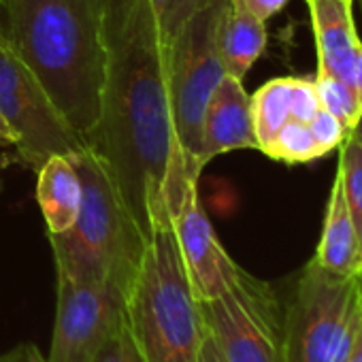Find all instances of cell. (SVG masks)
Segmentation results:
<instances>
[{
	"label": "cell",
	"instance_id": "6da1fadb",
	"mask_svg": "<svg viewBox=\"0 0 362 362\" xmlns=\"http://www.w3.org/2000/svg\"><path fill=\"white\" fill-rule=\"evenodd\" d=\"M83 141L111 168L145 237L170 222L190 186L199 184L177 143L166 45L149 0H109L100 113Z\"/></svg>",
	"mask_w": 362,
	"mask_h": 362
},
{
	"label": "cell",
	"instance_id": "7a4b0ae2",
	"mask_svg": "<svg viewBox=\"0 0 362 362\" xmlns=\"http://www.w3.org/2000/svg\"><path fill=\"white\" fill-rule=\"evenodd\" d=\"M107 5L109 0H0V30L81 136L100 113Z\"/></svg>",
	"mask_w": 362,
	"mask_h": 362
},
{
	"label": "cell",
	"instance_id": "3957f363",
	"mask_svg": "<svg viewBox=\"0 0 362 362\" xmlns=\"http://www.w3.org/2000/svg\"><path fill=\"white\" fill-rule=\"evenodd\" d=\"M71 160L81 177V207L71 228L49 235L56 275L113 284L128 292L147 237L126 207L107 162L86 145Z\"/></svg>",
	"mask_w": 362,
	"mask_h": 362
},
{
	"label": "cell",
	"instance_id": "277c9868",
	"mask_svg": "<svg viewBox=\"0 0 362 362\" xmlns=\"http://www.w3.org/2000/svg\"><path fill=\"white\" fill-rule=\"evenodd\" d=\"M126 315L145 362H199L207 326L179 256L173 222L147 237L126 292Z\"/></svg>",
	"mask_w": 362,
	"mask_h": 362
},
{
	"label": "cell",
	"instance_id": "5b68a950",
	"mask_svg": "<svg viewBox=\"0 0 362 362\" xmlns=\"http://www.w3.org/2000/svg\"><path fill=\"white\" fill-rule=\"evenodd\" d=\"M230 0H209L166 43V73L179 149L192 177L203 170L201 128L207 103L224 79L220 30Z\"/></svg>",
	"mask_w": 362,
	"mask_h": 362
},
{
	"label": "cell",
	"instance_id": "8992f818",
	"mask_svg": "<svg viewBox=\"0 0 362 362\" xmlns=\"http://www.w3.org/2000/svg\"><path fill=\"white\" fill-rule=\"evenodd\" d=\"M360 277L332 275L313 260L305 264L284 303V362H347Z\"/></svg>",
	"mask_w": 362,
	"mask_h": 362
},
{
	"label": "cell",
	"instance_id": "52a82bcc",
	"mask_svg": "<svg viewBox=\"0 0 362 362\" xmlns=\"http://www.w3.org/2000/svg\"><path fill=\"white\" fill-rule=\"evenodd\" d=\"M199 305L226 362H284V303L271 284L239 267L222 294Z\"/></svg>",
	"mask_w": 362,
	"mask_h": 362
},
{
	"label": "cell",
	"instance_id": "ba28073f",
	"mask_svg": "<svg viewBox=\"0 0 362 362\" xmlns=\"http://www.w3.org/2000/svg\"><path fill=\"white\" fill-rule=\"evenodd\" d=\"M0 113L20 134L16 156L26 168L39 170L49 156H73L86 149L83 136L56 109L3 30H0Z\"/></svg>",
	"mask_w": 362,
	"mask_h": 362
},
{
	"label": "cell",
	"instance_id": "9c48e42d",
	"mask_svg": "<svg viewBox=\"0 0 362 362\" xmlns=\"http://www.w3.org/2000/svg\"><path fill=\"white\" fill-rule=\"evenodd\" d=\"M126 307V292L113 284L75 281L58 275L56 324L49 362H90Z\"/></svg>",
	"mask_w": 362,
	"mask_h": 362
},
{
	"label": "cell",
	"instance_id": "30bf717a",
	"mask_svg": "<svg viewBox=\"0 0 362 362\" xmlns=\"http://www.w3.org/2000/svg\"><path fill=\"white\" fill-rule=\"evenodd\" d=\"M170 222L194 296L199 300H209L222 294L235 277L239 264L220 243L201 205L199 184L190 186Z\"/></svg>",
	"mask_w": 362,
	"mask_h": 362
},
{
	"label": "cell",
	"instance_id": "8fae6325",
	"mask_svg": "<svg viewBox=\"0 0 362 362\" xmlns=\"http://www.w3.org/2000/svg\"><path fill=\"white\" fill-rule=\"evenodd\" d=\"M235 149H258L252 96L245 92L243 81L230 75L214 90L201 128V160L207 164L216 156Z\"/></svg>",
	"mask_w": 362,
	"mask_h": 362
},
{
	"label": "cell",
	"instance_id": "7c38bea8",
	"mask_svg": "<svg viewBox=\"0 0 362 362\" xmlns=\"http://www.w3.org/2000/svg\"><path fill=\"white\" fill-rule=\"evenodd\" d=\"M354 0H309L311 24L317 47V69L339 77L351 88L356 54L362 45L356 33Z\"/></svg>",
	"mask_w": 362,
	"mask_h": 362
},
{
	"label": "cell",
	"instance_id": "4fadbf2b",
	"mask_svg": "<svg viewBox=\"0 0 362 362\" xmlns=\"http://www.w3.org/2000/svg\"><path fill=\"white\" fill-rule=\"evenodd\" d=\"M315 264H320L324 271L339 275V277H360L362 275V250L360 241L343 197V186L339 173L334 175L328 205H326V218H324V230L320 237V243L315 247V254L311 258Z\"/></svg>",
	"mask_w": 362,
	"mask_h": 362
},
{
	"label": "cell",
	"instance_id": "5bb4252c",
	"mask_svg": "<svg viewBox=\"0 0 362 362\" xmlns=\"http://www.w3.org/2000/svg\"><path fill=\"white\" fill-rule=\"evenodd\" d=\"M81 177L71 156H49L37 170V201L49 235L64 233L81 207Z\"/></svg>",
	"mask_w": 362,
	"mask_h": 362
},
{
	"label": "cell",
	"instance_id": "9a60e30c",
	"mask_svg": "<svg viewBox=\"0 0 362 362\" xmlns=\"http://www.w3.org/2000/svg\"><path fill=\"white\" fill-rule=\"evenodd\" d=\"M264 47L267 22L260 20L243 0H230L220 30V54L226 75L243 81Z\"/></svg>",
	"mask_w": 362,
	"mask_h": 362
},
{
	"label": "cell",
	"instance_id": "2e32d148",
	"mask_svg": "<svg viewBox=\"0 0 362 362\" xmlns=\"http://www.w3.org/2000/svg\"><path fill=\"white\" fill-rule=\"evenodd\" d=\"M290 96H292V77H279L267 81L258 92L252 96V115H254V130L258 149L264 153L275 134L281 130V126L292 119L290 109Z\"/></svg>",
	"mask_w": 362,
	"mask_h": 362
},
{
	"label": "cell",
	"instance_id": "e0dca14e",
	"mask_svg": "<svg viewBox=\"0 0 362 362\" xmlns=\"http://www.w3.org/2000/svg\"><path fill=\"white\" fill-rule=\"evenodd\" d=\"M339 177L343 186V197L360 241L362 250V143L356 136H347L341 145L339 158Z\"/></svg>",
	"mask_w": 362,
	"mask_h": 362
},
{
	"label": "cell",
	"instance_id": "ac0fdd59",
	"mask_svg": "<svg viewBox=\"0 0 362 362\" xmlns=\"http://www.w3.org/2000/svg\"><path fill=\"white\" fill-rule=\"evenodd\" d=\"M264 156L277 162H286V164H303V162L322 158L309 124L298 122V119H288L281 126V130L275 134V139L267 147Z\"/></svg>",
	"mask_w": 362,
	"mask_h": 362
},
{
	"label": "cell",
	"instance_id": "d6986e66",
	"mask_svg": "<svg viewBox=\"0 0 362 362\" xmlns=\"http://www.w3.org/2000/svg\"><path fill=\"white\" fill-rule=\"evenodd\" d=\"M313 81L317 88L322 109H326L330 115H334L343 124V128L351 134V130L356 128V124L362 115V107L358 103L354 88H349L345 81H341L339 77H334L322 69H317V75Z\"/></svg>",
	"mask_w": 362,
	"mask_h": 362
},
{
	"label": "cell",
	"instance_id": "ffe728a7",
	"mask_svg": "<svg viewBox=\"0 0 362 362\" xmlns=\"http://www.w3.org/2000/svg\"><path fill=\"white\" fill-rule=\"evenodd\" d=\"M90 362H145L143 351L136 343V337L132 332V326L126 315V307L122 317L115 322L107 339L100 343V347L94 351Z\"/></svg>",
	"mask_w": 362,
	"mask_h": 362
},
{
	"label": "cell",
	"instance_id": "44dd1931",
	"mask_svg": "<svg viewBox=\"0 0 362 362\" xmlns=\"http://www.w3.org/2000/svg\"><path fill=\"white\" fill-rule=\"evenodd\" d=\"M309 128H311V134L317 143L322 158L328 156L332 149L341 147L345 143V139L349 136V132L343 128V124L334 115H330L326 109H320L315 113V117L309 122Z\"/></svg>",
	"mask_w": 362,
	"mask_h": 362
},
{
	"label": "cell",
	"instance_id": "7402d4cb",
	"mask_svg": "<svg viewBox=\"0 0 362 362\" xmlns=\"http://www.w3.org/2000/svg\"><path fill=\"white\" fill-rule=\"evenodd\" d=\"M290 109H292V119L309 124L315 113L322 109L317 88L313 79H298L292 77V96H290Z\"/></svg>",
	"mask_w": 362,
	"mask_h": 362
},
{
	"label": "cell",
	"instance_id": "603a6c76",
	"mask_svg": "<svg viewBox=\"0 0 362 362\" xmlns=\"http://www.w3.org/2000/svg\"><path fill=\"white\" fill-rule=\"evenodd\" d=\"M209 0H168L164 18H162V39L164 45L173 39V35L184 26L197 11H201Z\"/></svg>",
	"mask_w": 362,
	"mask_h": 362
},
{
	"label": "cell",
	"instance_id": "cb8c5ba5",
	"mask_svg": "<svg viewBox=\"0 0 362 362\" xmlns=\"http://www.w3.org/2000/svg\"><path fill=\"white\" fill-rule=\"evenodd\" d=\"M0 362H49V358L33 343H20L0 354Z\"/></svg>",
	"mask_w": 362,
	"mask_h": 362
},
{
	"label": "cell",
	"instance_id": "d4e9b609",
	"mask_svg": "<svg viewBox=\"0 0 362 362\" xmlns=\"http://www.w3.org/2000/svg\"><path fill=\"white\" fill-rule=\"evenodd\" d=\"M347 362H362V277H360L358 311H356V324H354V332H351V343H349Z\"/></svg>",
	"mask_w": 362,
	"mask_h": 362
},
{
	"label": "cell",
	"instance_id": "484cf974",
	"mask_svg": "<svg viewBox=\"0 0 362 362\" xmlns=\"http://www.w3.org/2000/svg\"><path fill=\"white\" fill-rule=\"evenodd\" d=\"M243 3L260 18V20H271L275 13H279L290 0H243Z\"/></svg>",
	"mask_w": 362,
	"mask_h": 362
},
{
	"label": "cell",
	"instance_id": "4316f807",
	"mask_svg": "<svg viewBox=\"0 0 362 362\" xmlns=\"http://www.w3.org/2000/svg\"><path fill=\"white\" fill-rule=\"evenodd\" d=\"M199 362H226L224 354L220 351V347H218L216 339L209 334V330H207V337H205V341H203V347H201V360H199Z\"/></svg>",
	"mask_w": 362,
	"mask_h": 362
},
{
	"label": "cell",
	"instance_id": "83f0119b",
	"mask_svg": "<svg viewBox=\"0 0 362 362\" xmlns=\"http://www.w3.org/2000/svg\"><path fill=\"white\" fill-rule=\"evenodd\" d=\"M351 88L358 96V103L362 107V45L356 54V62H354V73H351Z\"/></svg>",
	"mask_w": 362,
	"mask_h": 362
},
{
	"label": "cell",
	"instance_id": "f1b7e54d",
	"mask_svg": "<svg viewBox=\"0 0 362 362\" xmlns=\"http://www.w3.org/2000/svg\"><path fill=\"white\" fill-rule=\"evenodd\" d=\"M18 141H20V134L7 122V117L0 113V145H18Z\"/></svg>",
	"mask_w": 362,
	"mask_h": 362
},
{
	"label": "cell",
	"instance_id": "f546056e",
	"mask_svg": "<svg viewBox=\"0 0 362 362\" xmlns=\"http://www.w3.org/2000/svg\"><path fill=\"white\" fill-rule=\"evenodd\" d=\"M149 5H151L153 13L158 16L160 24H162V18H164V11H166V5H168V0H149Z\"/></svg>",
	"mask_w": 362,
	"mask_h": 362
},
{
	"label": "cell",
	"instance_id": "4dcf8cb0",
	"mask_svg": "<svg viewBox=\"0 0 362 362\" xmlns=\"http://www.w3.org/2000/svg\"><path fill=\"white\" fill-rule=\"evenodd\" d=\"M18 162V156L16 153H0V170H5L9 168L11 164Z\"/></svg>",
	"mask_w": 362,
	"mask_h": 362
},
{
	"label": "cell",
	"instance_id": "1f68e13d",
	"mask_svg": "<svg viewBox=\"0 0 362 362\" xmlns=\"http://www.w3.org/2000/svg\"><path fill=\"white\" fill-rule=\"evenodd\" d=\"M351 136H356L360 143H362V115H360V119H358V124H356V128L351 130Z\"/></svg>",
	"mask_w": 362,
	"mask_h": 362
},
{
	"label": "cell",
	"instance_id": "d6a6232c",
	"mask_svg": "<svg viewBox=\"0 0 362 362\" xmlns=\"http://www.w3.org/2000/svg\"><path fill=\"white\" fill-rule=\"evenodd\" d=\"M354 3H358V9H360V16H362V0H354Z\"/></svg>",
	"mask_w": 362,
	"mask_h": 362
},
{
	"label": "cell",
	"instance_id": "836d02e7",
	"mask_svg": "<svg viewBox=\"0 0 362 362\" xmlns=\"http://www.w3.org/2000/svg\"><path fill=\"white\" fill-rule=\"evenodd\" d=\"M0 192H3V181H0Z\"/></svg>",
	"mask_w": 362,
	"mask_h": 362
},
{
	"label": "cell",
	"instance_id": "e575fe53",
	"mask_svg": "<svg viewBox=\"0 0 362 362\" xmlns=\"http://www.w3.org/2000/svg\"><path fill=\"white\" fill-rule=\"evenodd\" d=\"M307 3H309V0H307Z\"/></svg>",
	"mask_w": 362,
	"mask_h": 362
}]
</instances>
